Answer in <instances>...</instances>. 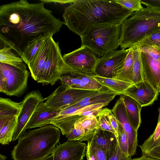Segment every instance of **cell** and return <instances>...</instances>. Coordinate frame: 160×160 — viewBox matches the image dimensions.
<instances>
[{
	"mask_svg": "<svg viewBox=\"0 0 160 160\" xmlns=\"http://www.w3.org/2000/svg\"><path fill=\"white\" fill-rule=\"evenodd\" d=\"M63 24L42 2L21 0L0 6V41L21 57L28 41L42 35H53Z\"/></svg>",
	"mask_w": 160,
	"mask_h": 160,
	"instance_id": "6da1fadb",
	"label": "cell"
},
{
	"mask_svg": "<svg viewBox=\"0 0 160 160\" xmlns=\"http://www.w3.org/2000/svg\"><path fill=\"white\" fill-rule=\"evenodd\" d=\"M134 13L115 0H75L65 8L62 17L65 25L80 36L90 26L122 24Z\"/></svg>",
	"mask_w": 160,
	"mask_h": 160,
	"instance_id": "7a4b0ae2",
	"label": "cell"
},
{
	"mask_svg": "<svg viewBox=\"0 0 160 160\" xmlns=\"http://www.w3.org/2000/svg\"><path fill=\"white\" fill-rule=\"evenodd\" d=\"M61 130L49 124L25 132L11 152L13 160H39L52 154Z\"/></svg>",
	"mask_w": 160,
	"mask_h": 160,
	"instance_id": "3957f363",
	"label": "cell"
},
{
	"mask_svg": "<svg viewBox=\"0 0 160 160\" xmlns=\"http://www.w3.org/2000/svg\"><path fill=\"white\" fill-rule=\"evenodd\" d=\"M121 28L120 47L129 48L160 29V9L143 8L123 21Z\"/></svg>",
	"mask_w": 160,
	"mask_h": 160,
	"instance_id": "277c9868",
	"label": "cell"
},
{
	"mask_svg": "<svg viewBox=\"0 0 160 160\" xmlns=\"http://www.w3.org/2000/svg\"><path fill=\"white\" fill-rule=\"evenodd\" d=\"M121 25L90 26L80 36L81 46L87 47L99 58L116 50L120 45Z\"/></svg>",
	"mask_w": 160,
	"mask_h": 160,
	"instance_id": "5b68a950",
	"label": "cell"
},
{
	"mask_svg": "<svg viewBox=\"0 0 160 160\" xmlns=\"http://www.w3.org/2000/svg\"><path fill=\"white\" fill-rule=\"evenodd\" d=\"M73 71L64 62L58 43L55 42L52 37L43 68L37 82L52 86L62 75Z\"/></svg>",
	"mask_w": 160,
	"mask_h": 160,
	"instance_id": "8992f818",
	"label": "cell"
},
{
	"mask_svg": "<svg viewBox=\"0 0 160 160\" xmlns=\"http://www.w3.org/2000/svg\"><path fill=\"white\" fill-rule=\"evenodd\" d=\"M29 72L0 62V91L7 95L18 96L26 90Z\"/></svg>",
	"mask_w": 160,
	"mask_h": 160,
	"instance_id": "52a82bcc",
	"label": "cell"
},
{
	"mask_svg": "<svg viewBox=\"0 0 160 160\" xmlns=\"http://www.w3.org/2000/svg\"><path fill=\"white\" fill-rule=\"evenodd\" d=\"M137 44L143 80L148 82L160 93V51L152 46Z\"/></svg>",
	"mask_w": 160,
	"mask_h": 160,
	"instance_id": "ba28073f",
	"label": "cell"
},
{
	"mask_svg": "<svg viewBox=\"0 0 160 160\" xmlns=\"http://www.w3.org/2000/svg\"><path fill=\"white\" fill-rule=\"evenodd\" d=\"M98 91L72 88L62 84L48 97L45 98L46 101L45 102L50 108L62 109Z\"/></svg>",
	"mask_w": 160,
	"mask_h": 160,
	"instance_id": "9c48e42d",
	"label": "cell"
},
{
	"mask_svg": "<svg viewBox=\"0 0 160 160\" xmlns=\"http://www.w3.org/2000/svg\"><path fill=\"white\" fill-rule=\"evenodd\" d=\"M62 57L66 63L75 71L88 76L96 75L94 70L98 58L87 47L81 46Z\"/></svg>",
	"mask_w": 160,
	"mask_h": 160,
	"instance_id": "30bf717a",
	"label": "cell"
},
{
	"mask_svg": "<svg viewBox=\"0 0 160 160\" xmlns=\"http://www.w3.org/2000/svg\"><path fill=\"white\" fill-rule=\"evenodd\" d=\"M45 100L37 90L27 93L21 102L18 116L17 125L12 137V141L18 140L25 133L27 124L39 104Z\"/></svg>",
	"mask_w": 160,
	"mask_h": 160,
	"instance_id": "8fae6325",
	"label": "cell"
},
{
	"mask_svg": "<svg viewBox=\"0 0 160 160\" xmlns=\"http://www.w3.org/2000/svg\"><path fill=\"white\" fill-rule=\"evenodd\" d=\"M129 48L112 51L99 58L95 68L96 75L116 79L118 70L123 65Z\"/></svg>",
	"mask_w": 160,
	"mask_h": 160,
	"instance_id": "7c38bea8",
	"label": "cell"
},
{
	"mask_svg": "<svg viewBox=\"0 0 160 160\" xmlns=\"http://www.w3.org/2000/svg\"><path fill=\"white\" fill-rule=\"evenodd\" d=\"M112 111L118 123L122 127L127 136L129 155L132 157L136 153L138 146V131L134 129L129 121L122 99L120 96Z\"/></svg>",
	"mask_w": 160,
	"mask_h": 160,
	"instance_id": "4fadbf2b",
	"label": "cell"
},
{
	"mask_svg": "<svg viewBox=\"0 0 160 160\" xmlns=\"http://www.w3.org/2000/svg\"><path fill=\"white\" fill-rule=\"evenodd\" d=\"M123 94L133 98L144 107L152 105L157 100L159 93L148 82L143 80L132 84Z\"/></svg>",
	"mask_w": 160,
	"mask_h": 160,
	"instance_id": "5bb4252c",
	"label": "cell"
},
{
	"mask_svg": "<svg viewBox=\"0 0 160 160\" xmlns=\"http://www.w3.org/2000/svg\"><path fill=\"white\" fill-rule=\"evenodd\" d=\"M87 146L85 143L68 140L55 147L52 160H82L86 155Z\"/></svg>",
	"mask_w": 160,
	"mask_h": 160,
	"instance_id": "9a60e30c",
	"label": "cell"
},
{
	"mask_svg": "<svg viewBox=\"0 0 160 160\" xmlns=\"http://www.w3.org/2000/svg\"><path fill=\"white\" fill-rule=\"evenodd\" d=\"M106 106V105L103 103L87 106L82 111L72 115L51 122L50 124L59 128L63 135H66L74 127L75 123L79 119L89 115L96 116L102 108Z\"/></svg>",
	"mask_w": 160,
	"mask_h": 160,
	"instance_id": "2e32d148",
	"label": "cell"
},
{
	"mask_svg": "<svg viewBox=\"0 0 160 160\" xmlns=\"http://www.w3.org/2000/svg\"><path fill=\"white\" fill-rule=\"evenodd\" d=\"M61 110L50 108L44 102H41L30 119L26 129L50 124L52 120L58 115Z\"/></svg>",
	"mask_w": 160,
	"mask_h": 160,
	"instance_id": "e0dca14e",
	"label": "cell"
},
{
	"mask_svg": "<svg viewBox=\"0 0 160 160\" xmlns=\"http://www.w3.org/2000/svg\"><path fill=\"white\" fill-rule=\"evenodd\" d=\"M90 139L105 152L107 160L112 155L118 143L114 133L99 128L96 129L94 134Z\"/></svg>",
	"mask_w": 160,
	"mask_h": 160,
	"instance_id": "ac0fdd59",
	"label": "cell"
},
{
	"mask_svg": "<svg viewBox=\"0 0 160 160\" xmlns=\"http://www.w3.org/2000/svg\"><path fill=\"white\" fill-rule=\"evenodd\" d=\"M158 120L153 133L139 146L142 155L160 160V107Z\"/></svg>",
	"mask_w": 160,
	"mask_h": 160,
	"instance_id": "d6986e66",
	"label": "cell"
},
{
	"mask_svg": "<svg viewBox=\"0 0 160 160\" xmlns=\"http://www.w3.org/2000/svg\"><path fill=\"white\" fill-rule=\"evenodd\" d=\"M53 35L48 36L32 61L28 66L32 78L37 81L43 67L51 39Z\"/></svg>",
	"mask_w": 160,
	"mask_h": 160,
	"instance_id": "ffe728a7",
	"label": "cell"
},
{
	"mask_svg": "<svg viewBox=\"0 0 160 160\" xmlns=\"http://www.w3.org/2000/svg\"><path fill=\"white\" fill-rule=\"evenodd\" d=\"M120 95L122 99L129 121L134 129L138 131L141 122L140 113L142 107L131 97L123 94Z\"/></svg>",
	"mask_w": 160,
	"mask_h": 160,
	"instance_id": "44dd1931",
	"label": "cell"
},
{
	"mask_svg": "<svg viewBox=\"0 0 160 160\" xmlns=\"http://www.w3.org/2000/svg\"><path fill=\"white\" fill-rule=\"evenodd\" d=\"M117 95H118L117 93L108 88L104 89L102 88L71 105L82 107L103 103L107 106Z\"/></svg>",
	"mask_w": 160,
	"mask_h": 160,
	"instance_id": "7402d4cb",
	"label": "cell"
},
{
	"mask_svg": "<svg viewBox=\"0 0 160 160\" xmlns=\"http://www.w3.org/2000/svg\"><path fill=\"white\" fill-rule=\"evenodd\" d=\"M0 62L25 70L26 66L22 58L10 47L1 42Z\"/></svg>",
	"mask_w": 160,
	"mask_h": 160,
	"instance_id": "603a6c76",
	"label": "cell"
},
{
	"mask_svg": "<svg viewBox=\"0 0 160 160\" xmlns=\"http://www.w3.org/2000/svg\"><path fill=\"white\" fill-rule=\"evenodd\" d=\"M18 116L0 118V142L3 145L8 144L12 141L16 129Z\"/></svg>",
	"mask_w": 160,
	"mask_h": 160,
	"instance_id": "cb8c5ba5",
	"label": "cell"
},
{
	"mask_svg": "<svg viewBox=\"0 0 160 160\" xmlns=\"http://www.w3.org/2000/svg\"><path fill=\"white\" fill-rule=\"evenodd\" d=\"M52 35H40L28 41L23 48L21 58L27 65L32 60L46 38Z\"/></svg>",
	"mask_w": 160,
	"mask_h": 160,
	"instance_id": "d4e9b609",
	"label": "cell"
},
{
	"mask_svg": "<svg viewBox=\"0 0 160 160\" xmlns=\"http://www.w3.org/2000/svg\"><path fill=\"white\" fill-rule=\"evenodd\" d=\"M103 87L117 93L123 94L125 91L132 83L117 79L101 77L97 75L92 76Z\"/></svg>",
	"mask_w": 160,
	"mask_h": 160,
	"instance_id": "484cf974",
	"label": "cell"
},
{
	"mask_svg": "<svg viewBox=\"0 0 160 160\" xmlns=\"http://www.w3.org/2000/svg\"><path fill=\"white\" fill-rule=\"evenodd\" d=\"M133 62L132 46L129 48V51L123 65L118 70L116 79L132 83Z\"/></svg>",
	"mask_w": 160,
	"mask_h": 160,
	"instance_id": "4316f807",
	"label": "cell"
},
{
	"mask_svg": "<svg viewBox=\"0 0 160 160\" xmlns=\"http://www.w3.org/2000/svg\"><path fill=\"white\" fill-rule=\"evenodd\" d=\"M21 102H14L9 98H0V118L17 116Z\"/></svg>",
	"mask_w": 160,
	"mask_h": 160,
	"instance_id": "83f0119b",
	"label": "cell"
},
{
	"mask_svg": "<svg viewBox=\"0 0 160 160\" xmlns=\"http://www.w3.org/2000/svg\"><path fill=\"white\" fill-rule=\"evenodd\" d=\"M133 62L132 83L135 84L143 80L140 58V52L138 45L133 46Z\"/></svg>",
	"mask_w": 160,
	"mask_h": 160,
	"instance_id": "f1b7e54d",
	"label": "cell"
},
{
	"mask_svg": "<svg viewBox=\"0 0 160 160\" xmlns=\"http://www.w3.org/2000/svg\"><path fill=\"white\" fill-rule=\"evenodd\" d=\"M79 84L74 88L89 91H99L104 87L92 76L81 74Z\"/></svg>",
	"mask_w": 160,
	"mask_h": 160,
	"instance_id": "f546056e",
	"label": "cell"
},
{
	"mask_svg": "<svg viewBox=\"0 0 160 160\" xmlns=\"http://www.w3.org/2000/svg\"><path fill=\"white\" fill-rule=\"evenodd\" d=\"M86 155L88 160H107L105 152L90 139L88 141Z\"/></svg>",
	"mask_w": 160,
	"mask_h": 160,
	"instance_id": "4dcf8cb0",
	"label": "cell"
},
{
	"mask_svg": "<svg viewBox=\"0 0 160 160\" xmlns=\"http://www.w3.org/2000/svg\"><path fill=\"white\" fill-rule=\"evenodd\" d=\"M75 128L83 129L85 131L92 130L98 128V121L96 116L91 115L83 117L75 124Z\"/></svg>",
	"mask_w": 160,
	"mask_h": 160,
	"instance_id": "1f68e13d",
	"label": "cell"
},
{
	"mask_svg": "<svg viewBox=\"0 0 160 160\" xmlns=\"http://www.w3.org/2000/svg\"><path fill=\"white\" fill-rule=\"evenodd\" d=\"M95 130L85 131L83 129L75 128H73L66 135L68 140H74L82 142L88 141L93 136L95 131Z\"/></svg>",
	"mask_w": 160,
	"mask_h": 160,
	"instance_id": "d6a6232c",
	"label": "cell"
},
{
	"mask_svg": "<svg viewBox=\"0 0 160 160\" xmlns=\"http://www.w3.org/2000/svg\"><path fill=\"white\" fill-rule=\"evenodd\" d=\"M108 109L107 108L102 109L96 116L98 118V128L112 132L115 135V131L111 124L108 116Z\"/></svg>",
	"mask_w": 160,
	"mask_h": 160,
	"instance_id": "836d02e7",
	"label": "cell"
},
{
	"mask_svg": "<svg viewBox=\"0 0 160 160\" xmlns=\"http://www.w3.org/2000/svg\"><path fill=\"white\" fill-rule=\"evenodd\" d=\"M136 44L152 46L160 51V29L153 32Z\"/></svg>",
	"mask_w": 160,
	"mask_h": 160,
	"instance_id": "e575fe53",
	"label": "cell"
},
{
	"mask_svg": "<svg viewBox=\"0 0 160 160\" xmlns=\"http://www.w3.org/2000/svg\"><path fill=\"white\" fill-rule=\"evenodd\" d=\"M118 125V135L117 138L118 144L122 152L127 156L130 157L128 153L127 136L121 125L119 123Z\"/></svg>",
	"mask_w": 160,
	"mask_h": 160,
	"instance_id": "d590c367",
	"label": "cell"
},
{
	"mask_svg": "<svg viewBox=\"0 0 160 160\" xmlns=\"http://www.w3.org/2000/svg\"><path fill=\"white\" fill-rule=\"evenodd\" d=\"M115 1L132 12L138 11L144 8L140 0H115Z\"/></svg>",
	"mask_w": 160,
	"mask_h": 160,
	"instance_id": "8d00e7d4",
	"label": "cell"
},
{
	"mask_svg": "<svg viewBox=\"0 0 160 160\" xmlns=\"http://www.w3.org/2000/svg\"><path fill=\"white\" fill-rule=\"evenodd\" d=\"M131 157L127 156L121 150L118 143L114 153L108 160H132Z\"/></svg>",
	"mask_w": 160,
	"mask_h": 160,
	"instance_id": "74e56055",
	"label": "cell"
},
{
	"mask_svg": "<svg viewBox=\"0 0 160 160\" xmlns=\"http://www.w3.org/2000/svg\"><path fill=\"white\" fill-rule=\"evenodd\" d=\"M108 115L111 124L115 131V135L117 138L118 128V121L112 110L109 109L108 110Z\"/></svg>",
	"mask_w": 160,
	"mask_h": 160,
	"instance_id": "f35d334b",
	"label": "cell"
},
{
	"mask_svg": "<svg viewBox=\"0 0 160 160\" xmlns=\"http://www.w3.org/2000/svg\"><path fill=\"white\" fill-rule=\"evenodd\" d=\"M142 4L146 7L156 8L160 9V0H140Z\"/></svg>",
	"mask_w": 160,
	"mask_h": 160,
	"instance_id": "ab89813d",
	"label": "cell"
},
{
	"mask_svg": "<svg viewBox=\"0 0 160 160\" xmlns=\"http://www.w3.org/2000/svg\"><path fill=\"white\" fill-rule=\"evenodd\" d=\"M62 84L66 86L71 88L72 86V82L71 79L68 74H66L62 75L60 78Z\"/></svg>",
	"mask_w": 160,
	"mask_h": 160,
	"instance_id": "60d3db41",
	"label": "cell"
},
{
	"mask_svg": "<svg viewBox=\"0 0 160 160\" xmlns=\"http://www.w3.org/2000/svg\"><path fill=\"white\" fill-rule=\"evenodd\" d=\"M40 1L43 3H54L60 4H65L73 3L75 0H41Z\"/></svg>",
	"mask_w": 160,
	"mask_h": 160,
	"instance_id": "b9f144b4",
	"label": "cell"
},
{
	"mask_svg": "<svg viewBox=\"0 0 160 160\" xmlns=\"http://www.w3.org/2000/svg\"><path fill=\"white\" fill-rule=\"evenodd\" d=\"M132 160H159L156 159L146 157L142 155L139 158H135L132 159Z\"/></svg>",
	"mask_w": 160,
	"mask_h": 160,
	"instance_id": "7bdbcfd3",
	"label": "cell"
},
{
	"mask_svg": "<svg viewBox=\"0 0 160 160\" xmlns=\"http://www.w3.org/2000/svg\"><path fill=\"white\" fill-rule=\"evenodd\" d=\"M52 159L53 156L51 154L50 155L39 160H52Z\"/></svg>",
	"mask_w": 160,
	"mask_h": 160,
	"instance_id": "ee69618b",
	"label": "cell"
},
{
	"mask_svg": "<svg viewBox=\"0 0 160 160\" xmlns=\"http://www.w3.org/2000/svg\"><path fill=\"white\" fill-rule=\"evenodd\" d=\"M7 157L1 154H0V160H6Z\"/></svg>",
	"mask_w": 160,
	"mask_h": 160,
	"instance_id": "f6af8a7d",
	"label": "cell"
}]
</instances>
